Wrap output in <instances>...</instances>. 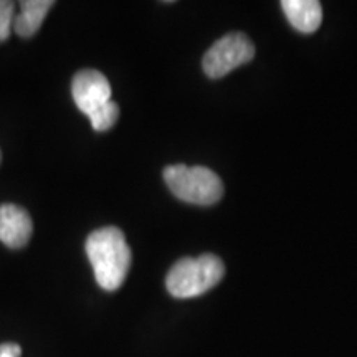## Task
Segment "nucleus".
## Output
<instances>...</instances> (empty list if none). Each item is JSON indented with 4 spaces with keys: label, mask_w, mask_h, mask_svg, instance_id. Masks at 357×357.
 Here are the masks:
<instances>
[{
    "label": "nucleus",
    "mask_w": 357,
    "mask_h": 357,
    "mask_svg": "<svg viewBox=\"0 0 357 357\" xmlns=\"http://www.w3.org/2000/svg\"><path fill=\"white\" fill-rule=\"evenodd\" d=\"M13 12H15V3L10 0H0V42H6L10 37Z\"/></svg>",
    "instance_id": "obj_10"
},
{
    "label": "nucleus",
    "mask_w": 357,
    "mask_h": 357,
    "mask_svg": "<svg viewBox=\"0 0 357 357\" xmlns=\"http://www.w3.org/2000/svg\"><path fill=\"white\" fill-rule=\"evenodd\" d=\"M225 276V265L217 255L205 253L199 258H181L166 278V288L174 298L189 300L211 291Z\"/></svg>",
    "instance_id": "obj_2"
},
{
    "label": "nucleus",
    "mask_w": 357,
    "mask_h": 357,
    "mask_svg": "<svg viewBox=\"0 0 357 357\" xmlns=\"http://www.w3.org/2000/svg\"><path fill=\"white\" fill-rule=\"evenodd\" d=\"M71 95L78 109L89 118L111 101V84L101 71L82 70L71 82Z\"/></svg>",
    "instance_id": "obj_5"
},
{
    "label": "nucleus",
    "mask_w": 357,
    "mask_h": 357,
    "mask_svg": "<svg viewBox=\"0 0 357 357\" xmlns=\"http://www.w3.org/2000/svg\"><path fill=\"white\" fill-rule=\"evenodd\" d=\"M86 255L95 270L98 284L106 291L121 288L131 268V248L118 227H102L86 238Z\"/></svg>",
    "instance_id": "obj_1"
},
{
    "label": "nucleus",
    "mask_w": 357,
    "mask_h": 357,
    "mask_svg": "<svg viewBox=\"0 0 357 357\" xmlns=\"http://www.w3.org/2000/svg\"><path fill=\"white\" fill-rule=\"evenodd\" d=\"M281 8L291 26L301 33H314L323 22V8L316 0H283Z\"/></svg>",
    "instance_id": "obj_7"
},
{
    "label": "nucleus",
    "mask_w": 357,
    "mask_h": 357,
    "mask_svg": "<svg viewBox=\"0 0 357 357\" xmlns=\"http://www.w3.org/2000/svg\"><path fill=\"white\" fill-rule=\"evenodd\" d=\"M162 176L169 190L182 202L207 207L217 204L223 195L220 177L204 166L189 167L176 164L164 169Z\"/></svg>",
    "instance_id": "obj_3"
},
{
    "label": "nucleus",
    "mask_w": 357,
    "mask_h": 357,
    "mask_svg": "<svg viewBox=\"0 0 357 357\" xmlns=\"http://www.w3.org/2000/svg\"><path fill=\"white\" fill-rule=\"evenodd\" d=\"M22 356V347L15 342H6V344H0V357H20Z\"/></svg>",
    "instance_id": "obj_11"
},
{
    "label": "nucleus",
    "mask_w": 357,
    "mask_h": 357,
    "mask_svg": "<svg viewBox=\"0 0 357 357\" xmlns=\"http://www.w3.org/2000/svg\"><path fill=\"white\" fill-rule=\"evenodd\" d=\"M119 118V106L111 100L106 102L102 108L95 111L91 116H89V121H91V128L95 129L96 132H105L111 129L118 121Z\"/></svg>",
    "instance_id": "obj_9"
},
{
    "label": "nucleus",
    "mask_w": 357,
    "mask_h": 357,
    "mask_svg": "<svg viewBox=\"0 0 357 357\" xmlns=\"http://www.w3.org/2000/svg\"><path fill=\"white\" fill-rule=\"evenodd\" d=\"M0 160H2V153H0Z\"/></svg>",
    "instance_id": "obj_12"
},
{
    "label": "nucleus",
    "mask_w": 357,
    "mask_h": 357,
    "mask_svg": "<svg viewBox=\"0 0 357 357\" xmlns=\"http://www.w3.org/2000/svg\"><path fill=\"white\" fill-rule=\"evenodd\" d=\"M255 56V47L252 40L242 32L227 33L217 40L204 55L202 68L208 78H222L231 70L250 63Z\"/></svg>",
    "instance_id": "obj_4"
},
{
    "label": "nucleus",
    "mask_w": 357,
    "mask_h": 357,
    "mask_svg": "<svg viewBox=\"0 0 357 357\" xmlns=\"http://www.w3.org/2000/svg\"><path fill=\"white\" fill-rule=\"evenodd\" d=\"M53 6V0H24L20 3V13L13 19L15 33L22 38L33 37Z\"/></svg>",
    "instance_id": "obj_8"
},
{
    "label": "nucleus",
    "mask_w": 357,
    "mask_h": 357,
    "mask_svg": "<svg viewBox=\"0 0 357 357\" xmlns=\"http://www.w3.org/2000/svg\"><path fill=\"white\" fill-rule=\"evenodd\" d=\"M33 231L30 213L15 204L0 205V240L8 248H22L29 243Z\"/></svg>",
    "instance_id": "obj_6"
}]
</instances>
